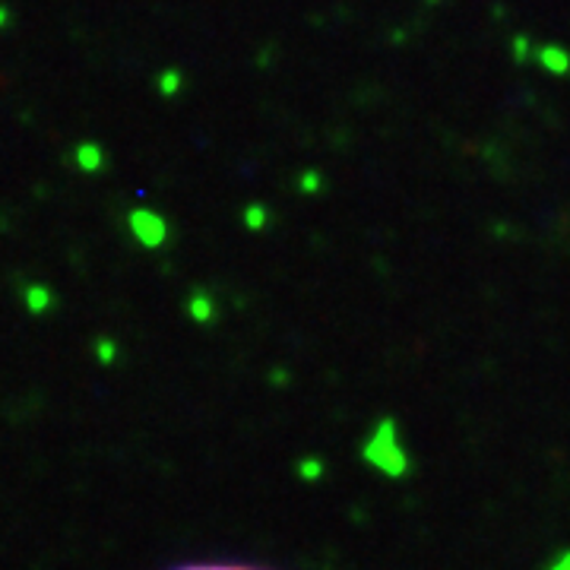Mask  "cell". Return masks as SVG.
<instances>
[{"label": "cell", "mask_w": 570, "mask_h": 570, "mask_svg": "<svg viewBox=\"0 0 570 570\" xmlns=\"http://www.w3.org/2000/svg\"><path fill=\"white\" fill-rule=\"evenodd\" d=\"M178 570H257V568H242V564H190V568Z\"/></svg>", "instance_id": "obj_1"}]
</instances>
